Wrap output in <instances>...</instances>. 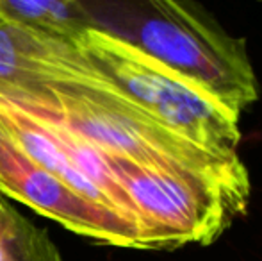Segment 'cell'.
Returning a JSON list of instances; mask_svg holds the SVG:
<instances>
[{"instance_id": "obj_1", "label": "cell", "mask_w": 262, "mask_h": 261, "mask_svg": "<svg viewBox=\"0 0 262 261\" xmlns=\"http://www.w3.org/2000/svg\"><path fill=\"white\" fill-rule=\"evenodd\" d=\"M70 42L128 101L166 127L217 156H239L241 116L200 84L102 27L80 25Z\"/></svg>"}, {"instance_id": "obj_2", "label": "cell", "mask_w": 262, "mask_h": 261, "mask_svg": "<svg viewBox=\"0 0 262 261\" xmlns=\"http://www.w3.org/2000/svg\"><path fill=\"white\" fill-rule=\"evenodd\" d=\"M109 32L200 84L235 115L259 98L245 42L228 34L198 4H139L123 14L120 29Z\"/></svg>"}, {"instance_id": "obj_3", "label": "cell", "mask_w": 262, "mask_h": 261, "mask_svg": "<svg viewBox=\"0 0 262 261\" xmlns=\"http://www.w3.org/2000/svg\"><path fill=\"white\" fill-rule=\"evenodd\" d=\"M104 156L138 211L145 249L210 245L248 206L250 183H232L182 165H139Z\"/></svg>"}, {"instance_id": "obj_4", "label": "cell", "mask_w": 262, "mask_h": 261, "mask_svg": "<svg viewBox=\"0 0 262 261\" xmlns=\"http://www.w3.org/2000/svg\"><path fill=\"white\" fill-rule=\"evenodd\" d=\"M0 192L57 220L73 233L118 247L143 249L134 227L77 195L62 181L6 145L0 149Z\"/></svg>"}, {"instance_id": "obj_5", "label": "cell", "mask_w": 262, "mask_h": 261, "mask_svg": "<svg viewBox=\"0 0 262 261\" xmlns=\"http://www.w3.org/2000/svg\"><path fill=\"white\" fill-rule=\"evenodd\" d=\"M11 244L16 261H62L49 234L11 209Z\"/></svg>"}]
</instances>
